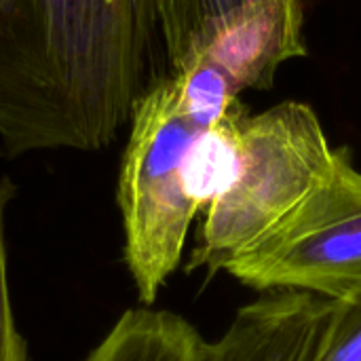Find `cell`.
I'll return each mask as SVG.
<instances>
[{
    "label": "cell",
    "instance_id": "obj_1",
    "mask_svg": "<svg viewBox=\"0 0 361 361\" xmlns=\"http://www.w3.org/2000/svg\"><path fill=\"white\" fill-rule=\"evenodd\" d=\"M157 0H0L4 154L106 148L131 121Z\"/></svg>",
    "mask_w": 361,
    "mask_h": 361
},
{
    "label": "cell",
    "instance_id": "obj_12",
    "mask_svg": "<svg viewBox=\"0 0 361 361\" xmlns=\"http://www.w3.org/2000/svg\"><path fill=\"white\" fill-rule=\"evenodd\" d=\"M317 361H361V288L343 300H332Z\"/></svg>",
    "mask_w": 361,
    "mask_h": 361
},
{
    "label": "cell",
    "instance_id": "obj_5",
    "mask_svg": "<svg viewBox=\"0 0 361 361\" xmlns=\"http://www.w3.org/2000/svg\"><path fill=\"white\" fill-rule=\"evenodd\" d=\"M197 55L224 70L239 93L269 89L286 61L307 55L300 0L243 2L207 30Z\"/></svg>",
    "mask_w": 361,
    "mask_h": 361
},
{
    "label": "cell",
    "instance_id": "obj_9",
    "mask_svg": "<svg viewBox=\"0 0 361 361\" xmlns=\"http://www.w3.org/2000/svg\"><path fill=\"white\" fill-rule=\"evenodd\" d=\"M167 76L173 82L182 110L201 129H209L239 104L241 93L228 74L201 55L169 70Z\"/></svg>",
    "mask_w": 361,
    "mask_h": 361
},
{
    "label": "cell",
    "instance_id": "obj_7",
    "mask_svg": "<svg viewBox=\"0 0 361 361\" xmlns=\"http://www.w3.org/2000/svg\"><path fill=\"white\" fill-rule=\"evenodd\" d=\"M82 361H212V343L184 317L142 307L125 311Z\"/></svg>",
    "mask_w": 361,
    "mask_h": 361
},
{
    "label": "cell",
    "instance_id": "obj_11",
    "mask_svg": "<svg viewBox=\"0 0 361 361\" xmlns=\"http://www.w3.org/2000/svg\"><path fill=\"white\" fill-rule=\"evenodd\" d=\"M15 197L17 186L13 180L0 176V361H30L27 343L15 322L6 269V212Z\"/></svg>",
    "mask_w": 361,
    "mask_h": 361
},
{
    "label": "cell",
    "instance_id": "obj_10",
    "mask_svg": "<svg viewBox=\"0 0 361 361\" xmlns=\"http://www.w3.org/2000/svg\"><path fill=\"white\" fill-rule=\"evenodd\" d=\"M247 0H157L159 38L169 70L184 63L201 44L207 30Z\"/></svg>",
    "mask_w": 361,
    "mask_h": 361
},
{
    "label": "cell",
    "instance_id": "obj_6",
    "mask_svg": "<svg viewBox=\"0 0 361 361\" xmlns=\"http://www.w3.org/2000/svg\"><path fill=\"white\" fill-rule=\"evenodd\" d=\"M332 300L279 292L237 311L212 343V361H317Z\"/></svg>",
    "mask_w": 361,
    "mask_h": 361
},
{
    "label": "cell",
    "instance_id": "obj_2",
    "mask_svg": "<svg viewBox=\"0 0 361 361\" xmlns=\"http://www.w3.org/2000/svg\"><path fill=\"white\" fill-rule=\"evenodd\" d=\"M336 150L309 104L281 102L241 127L239 171L207 209L188 271H224L332 171Z\"/></svg>",
    "mask_w": 361,
    "mask_h": 361
},
{
    "label": "cell",
    "instance_id": "obj_4",
    "mask_svg": "<svg viewBox=\"0 0 361 361\" xmlns=\"http://www.w3.org/2000/svg\"><path fill=\"white\" fill-rule=\"evenodd\" d=\"M224 271L260 292L326 300L361 288V171L349 152L336 150L330 176Z\"/></svg>",
    "mask_w": 361,
    "mask_h": 361
},
{
    "label": "cell",
    "instance_id": "obj_8",
    "mask_svg": "<svg viewBox=\"0 0 361 361\" xmlns=\"http://www.w3.org/2000/svg\"><path fill=\"white\" fill-rule=\"evenodd\" d=\"M241 102L216 125L201 131L184 159V188L195 207L205 212L237 178L241 157Z\"/></svg>",
    "mask_w": 361,
    "mask_h": 361
},
{
    "label": "cell",
    "instance_id": "obj_3",
    "mask_svg": "<svg viewBox=\"0 0 361 361\" xmlns=\"http://www.w3.org/2000/svg\"><path fill=\"white\" fill-rule=\"evenodd\" d=\"M118 171L123 258L137 298L154 305L182 262L199 209L184 188V159L201 129L182 110L169 76L137 99Z\"/></svg>",
    "mask_w": 361,
    "mask_h": 361
}]
</instances>
